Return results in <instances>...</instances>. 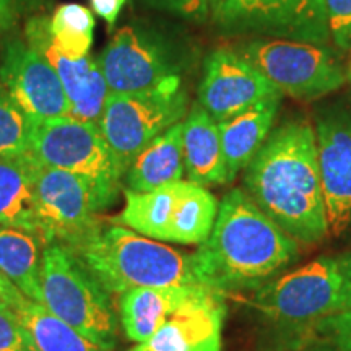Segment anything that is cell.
Segmentation results:
<instances>
[{"label":"cell","mask_w":351,"mask_h":351,"mask_svg":"<svg viewBox=\"0 0 351 351\" xmlns=\"http://www.w3.org/2000/svg\"><path fill=\"white\" fill-rule=\"evenodd\" d=\"M72 252L109 295L137 288L205 287L194 254L176 251L121 225L103 228Z\"/></svg>","instance_id":"3"},{"label":"cell","mask_w":351,"mask_h":351,"mask_svg":"<svg viewBox=\"0 0 351 351\" xmlns=\"http://www.w3.org/2000/svg\"><path fill=\"white\" fill-rule=\"evenodd\" d=\"M215 20L228 32L314 44L330 39L324 0H217Z\"/></svg>","instance_id":"11"},{"label":"cell","mask_w":351,"mask_h":351,"mask_svg":"<svg viewBox=\"0 0 351 351\" xmlns=\"http://www.w3.org/2000/svg\"><path fill=\"white\" fill-rule=\"evenodd\" d=\"M276 96L283 93L238 52L217 49L205 59L199 104L217 122L231 119Z\"/></svg>","instance_id":"13"},{"label":"cell","mask_w":351,"mask_h":351,"mask_svg":"<svg viewBox=\"0 0 351 351\" xmlns=\"http://www.w3.org/2000/svg\"><path fill=\"white\" fill-rule=\"evenodd\" d=\"M29 153L43 166L67 171L86 181L103 210L116 200L124 171L96 122L70 116L36 121Z\"/></svg>","instance_id":"6"},{"label":"cell","mask_w":351,"mask_h":351,"mask_svg":"<svg viewBox=\"0 0 351 351\" xmlns=\"http://www.w3.org/2000/svg\"><path fill=\"white\" fill-rule=\"evenodd\" d=\"M129 351H137V350H135V348H132V350H129Z\"/></svg>","instance_id":"37"},{"label":"cell","mask_w":351,"mask_h":351,"mask_svg":"<svg viewBox=\"0 0 351 351\" xmlns=\"http://www.w3.org/2000/svg\"><path fill=\"white\" fill-rule=\"evenodd\" d=\"M90 2H91V10L106 21L109 28H112V26L116 25L117 19H119L122 8H124L127 0H90Z\"/></svg>","instance_id":"32"},{"label":"cell","mask_w":351,"mask_h":351,"mask_svg":"<svg viewBox=\"0 0 351 351\" xmlns=\"http://www.w3.org/2000/svg\"><path fill=\"white\" fill-rule=\"evenodd\" d=\"M241 56L257 67L282 93L315 99L339 90L346 73L340 59L322 44L291 39H256Z\"/></svg>","instance_id":"10"},{"label":"cell","mask_w":351,"mask_h":351,"mask_svg":"<svg viewBox=\"0 0 351 351\" xmlns=\"http://www.w3.org/2000/svg\"><path fill=\"white\" fill-rule=\"evenodd\" d=\"M0 351H38L19 315L3 304H0Z\"/></svg>","instance_id":"29"},{"label":"cell","mask_w":351,"mask_h":351,"mask_svg":"<svg viewBox=\"0 0 351 351\" xmlns=\"http://www.w3.org/2000/svg\"><path fill=\"white\" fill-rule=\"evenodd\" d=\"M182 147L187 181L202 187L228 182L218 122L199 103L191 108L186 121H182Z\"/></svg>","instance_id":"17"},{"label":"cell","mask_w":351,"mask_h":351,"mask_svg":"<svg viewBox=\"0 0 351 351\" xmlns=\"http://www.w3.org/2000/svg\"><path fill=\"white\" fill-rule=\"evenodd\" d=\"M280 101L282 96L262 101L231 119L218 122L226 161L228 182L234 181L239 171L251 163L263 142L269 138Z\"/></svg>","instance_id":"19"},{"label":"cell","mask_w":351,"mask_h":351,"mask_svg":"<svg viewBox=\"0 0 351 351\" xmlns=\"http://www.w3.org/2000/svg\"><path fill=\"white\" fill-rule=\"evenodd\" d=\"M326 2L330 38L337 47L351 49V0H324Z\"/></svg>","instance_id":"30"},{"label":"cell","mask_w":351,"mask_h":351,"mask_svg":"<svg viewBox=\"0 0 351 351\" xmlns=\"http://www.w3.org/2000/svg\"><path fill=\"white\" fill-rule=\"evenodd\" d=\"M348 78L351 80V65H350V69H348Z\"/></svg>","instance_id":"36"},{"label":"cell","mask_w":351,"mask_h":351,"mask_svg":"<svg viewBox=\"0 0 351 351\" xmlns=\"http://www.w3.org/2000/svg\"><path fill=\"white\" fill-rule=\"evenodd\" d=\"M184 168L182 121L169 127L148 143L125 173L130 191L150 192L166 184L182 181Z\"/></svg>","instance_id":"20"},{"label":"cell","mask_w":351,"mask_h":351,"mask_svg":"<svg viewBox=\"0 0 351 351\" xmlns=\"http://www.w3.org/2000/svg\"><path fill=\"white\" fill-rule=\"evenodd\" d=\"M109 96L108 83L104 80L103 72H101L99 64L95 65L93 73H91L90 85H88L85 95L80 99V103L70 109V117L85 122H96L98 124L101 116H103L106 99Z\"/></svg>","instance_id":"27"},{"label":"cell","mask_w":351,"mask_h":351,"mask_svg":"<svg viewBox=\"0 0 351 351\" xmlns=\"http://www.w3.org/2000/svg\"><path fill=\"white\" fill-rule=\"evenodd\" d=\"M225 302L221 291L200 289L179 307L150 340L137 351H221Z\"/></svg>","instance_id":"16"},{"label":"cell","mask_w":351,"mask_h":351,"mask_svg":"<svg viewBox=\"0 0 351 351\" xmlns=\"http://www.w3.org/2000/svg\"><path fill=\"white\" fill-rule=\"evenodd\" d=\"M34 122L0 85V158L29 153Z\"/></svg>","instance_id":"26"},{"label":"cell","mask_w":351,"mask_h":351,"mask_svg":"<svg viewBox=\"0 0 351 351\" xmlns=\"http://www.w3.org/2000/svg\"><path fill=\"white\" fill-rule=\"evenodd\" d=\"M95 16L90 8L78 3L57 7L51 19V34L56 47L72 59L90 56L93 44Z\"/></svg>","instance_id":"25"},{"label":"cell","mask_w":351,"mask_h":351,"mask_svg":"<svg viewBox=\"0 0 351 351\" xmlns=\"http://www.w3.org/2000/svg\"><path fill=\"white\" fill-rule=\"evenodd\" d=\"M25 36L26 43L34 51L39 52L56 70L60 82H62L65 93L69 96L70 106H75L80 103L88 85H90L91 73H93L98 60L90 56L83 57V59H72V57L62 54L52 41L51 19H47V16H33L26 21Z\"/></svg>","instance_id":"24"},{"label":"cell","mask_w":351,"mask_h":351,"mask_svg":"<svg viewBox=\"0 0 351 351\" xmlns=\"http://www.w3.org/2000/svg\"><path fill=\"white\" fill-rule=\"evenodd\" d=\"M43 244L34 232L0 226V274L38 304H41Z\"/></svg>","instance_id":"22"},{"label":"cell","mask_w":351,"mask_h":351,"mask_svg":"<svg viewBox=\"0 0 351 351\" xmlns=\"http://www.w3.org/2000/svg\"><path fill=\"white\" fill-rule=\"evenodd\" d=\"M0 85L34 121L70 114V101L56 70L28 43L13 39L3 49Z\"/></svg>","instance_id":"14"},{"label":"cell","mask_w":351,"mask_h":351,"mask_svg":"<svg viewBox=\"0 0 351 351\" xmlns=\"http://www.w3.org/2000/svg\"><path fill=\"white\" fill-rule=\"evenodd\" d=\"M109 93H140L179 77L168 43L142 26H124L98 59Z\"/></svg>","instance_id":"12"},{"label":"cell","mask_w":351,"mask_h":351,"mask_svg":"<svg viewBox=\"0 0 351 351\" xmlns=\"http://www.w3.org/2000/svg\"><path fill=\"white\" fill-rule=\"evenodd\" d=\"M343 257V263H345V270H346V278H348V288H350V307H351V254H345ZM348 307V309H350Z\"/></svg>","instance_id":"35"},{"label":"cell","mask_w":351,"mask_h":351,"mask_svg":"<svg viewBox=\"0 0 351 351\" xmlns=\"http://www.w3.org/2000/svg\"><path fill=\"white\" fill-rule=\"evenodd\" d=\"M10 309L19 315L38 351H104L77 328L21 293L12 302Z\"/></svg>","instance_id":"23"},{"label":"cell","mask_w":351,"mask_h":351,"mask_svg":"<svg viewBox=\"0 0 351 351\" xmlns=\"http://www.w3.org/2000/svg\"><path fill=\"white\" fill-rule=\"evenodd\" d=\"M41 304L104 351L116 346L117 319L111 295L75 254L59 244L43 249Z\"/></svg>","instance_id":"4"},{"label":"cell","mask_w":351,"mask_h":351,"mask_svg":"<svg viewBox=\"0 0 351 351\" xmlns=\"http://www.w3.org/2000/svg\"><path fill=\"white\" fill-rule=\"evenodd\" d=\"M187 108L181 77L140 93H109L98 125L124 176L148 143L184 119Z\"/></svg>","instance_id":"7"},{"label":"cell","mask_w":351,"mask_h":351,"mask_svg":"<svg viewBox=\"0 0 351 351\" xmlns=\"http://www.w3.org/2000/svg\"><path fill=\"white\" fill-rule=\"evenodd\" d=\"M23 0H0V34H3L20 19Z\"/></svg>","instance_id":"33"},{"label":"cell","mask_w":351,"mask_h":351,"mask_svg":"<svg viewBox=\"0 0 351 351\" xmlns=\"http://www.w3.org/2000/svg\"><path fill=\"white\" fill-rule=\"evenodd\" d=\"M256 306L269 317L291 326H313L350 307L343 257H320L263 287Z\"/></svg>","instance_id":"8"},{"label":"cell","mask_w":351,"mask_h":351,"mask_svg":"<svg viewBox=\"0 0 351 351\" xmlns=\"http://www.w3.org/2000/svg\"><path fill=\"white\" fill-rule=\"evenodd\" d=\"M155 5L178 13L184 19L202 20L208 12L210 0H150Z\"/></svg>","instance_id":"31"},{"label":"cell","mask_w":351,"mask_h":351,"mask_svg":"<svg viewBox=\"0 0 351 351\" xmlns=\"http://www.w3.org/2000/svg\"><path fill=\"white\" fill-rule=\"evenodd\" d=\"M20 295V291L8 280L0 274V304L3 306H12V302L16 300Z\"/></svg>","instance_id":"34"},{"label":"cell","mask_w":351,"mask_h":351,"mask_svg":"<svg viewBox=\"0 0 351 351\" xmlns=\"http://www.w3.org/2000/svg\"><path fill=\"white\" fill-rule=\"evenodd\" d=\"M317 340L328 351H351V307L313 324Z\"/></svg>","instance_id":"28"},{"label":"cell","mask_w":351,"mask_h":351,"mask_svg":"<svg viewBox=\"0 0 351 351\" xmlns=\"http://www.w3.org/2000/svg\"><path fill=\"white\" fill-rule=\"evenodd\" d=\"M207 287L137 288L121 295V322L127 339L145 343L182 304Z\"/></svg>","instance_id":"18"},{"label":"cell","mask_w":351,"mask_h":351,"mask_svg":"<svg viewBox=\"0 0 351 351\" xmlns=\"http://www.w3.org/2000/svg\"><path fill=\"white\" fill-rule=\"evenodd\" d=\"M298 254V241L254 204L243 189H232L218 205L213 230L197 251L205 287L223 291L269 278Z\"/></svg>","instance_id":"2"},{"label":"cell","mask_w":351,"mask_h":351,"mask_svg":"<svg viewBox=\"0 0 351 351\" xmlns=\"http://www.w3.org/2000/svg\"><path fill=\"white\" fill-rule=\"evenodd\" d=\"M124 195V208L116 221L163 243L200 245L212 232L218 215L217 197L191 181L166 184L150 192L125 189Z\"/></svg>","instance_id":"5"},{"label":"cell","mask_w":351,"mask_h":351,"mask_svg":"<svg viewBox=\"0 0 351 351\" xmlns=\"http://www.w3.org/2000/svg\"><path fill=\"white\" fill-rule=\"evenodd\" d=\"M38 161L32 153L0 158V226L36 234L34 178Z\"/></svg>","instance_id":"21"},{"label":"cell","mask_w":351,"mask_h":351,"mask_svg":"<svg viewBox=\"0 0 351 351\" xmlns=\"http://www.w3.org/2000/svg\"><path fill=\"white\" fill-rule=\"evenodd\" d=\"M101 202L86 181L62 169L38 163L34 178V223L44 245L70 251L103 230Z\"/></svg>","instance_id":"9"},{"label":"cell","mask_w":351,"mask_h":351,"mask_svg":"<svg viewBox=\"0 0 351 351\" xmlns=\"http://www.w3.org/2000/svg\"><path fill=\"white\" fill-rule=\"evenodd\" d=\"M315 138L328 232L340 236L351 225V117H322Z\"/></svg>","instance_id":"15"},{"label":"cell","mask_w":351,"mask_h":351,"mask_svg":"<svg viewBox=\"0 0 351 351\" xmlns=\"http://www.w3.org/2000/svg\"><path fill=\"white\" fill-rule=\"evenodd\" d=\"M244 174L254 204L301 243H317L328 232L326 200L313 125L293 121L263 142Z\"/></svg>","instance_id":"1"}]
</instances>
